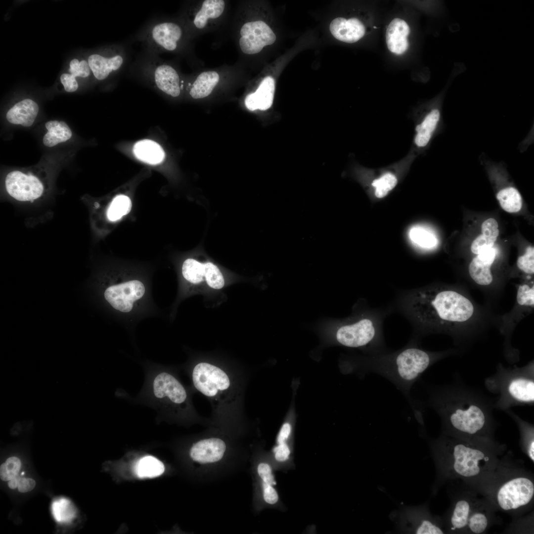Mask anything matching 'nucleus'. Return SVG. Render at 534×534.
I'll use <instances>...</instances> for the list:
<instances>
[{
  "label": "nucleus",
  "mask_w": 534,
  "mask_h": 534,
  "mask_svg": "<svg viewBox=\"0 0 534 534\" xmlns=\"http://www.w3.org/2000/svg\"><path fill=\"white\" fill-rule=\"evenodd\" d=\"M517 301L521 306H534V286L527 284L519 286L517 293Z\"/></svg>",
  "instance_id": "nucleus-38"
},
{
  "label": "nucleus",
  "mask_w": 534,
  "mask_h": 534,
  "mask_svg": "<svg viewBox=\"0 0 534 534\" xmlns=\"http://www.w3.org/2000/svg\"><path fill=\"white\" fill-rule=\"evenodd\" d=\"M258 474L262 483L274 486L276 483L271 466L267 463L261 462L257 467Z\"/></svg>",
  "instance_id": "nucleus-41"
},
{
  "label": "nucleus",
  "mask_w": 534,
  "mask_h": 534,
  "mask_svg": "<svg viewBox=\"0 0 534 534\" xmlns=\"http://www.w3.org/2000/svg\"><path fill=\"white\" fill-rule=\"evenodd\" d=\"M138 400L161 414L185 418L195 413L188 389L175 372L161 366L147 369Z\"/></svg>",
  "instance_id": "nucleus-3"
},
{
  "label": "nucleus",
  "mask_w": 534,
  "mask_h": 534,
  "mask_svg": "<svg viewBox=\"0 0 534 534\" xmlns=\"http://www.w3.org/2000/svg\"><path fill=\"white\" fill-rule=\"evenodd\" d=\"M453 469L458 474L466 477H473L480 472L479 463L485 458L482 451L458 444L453 447Z\"/></svg>",
  "instance_id": "nucleus-13"
},
{
  "label": "nucleus",
  "mask_w": 534,
  "mask_h": 534,
  "mask_svg": "<svg viewBox=\"0 0 534 534\" xmlns=\"http://www.w3.org/2000/svg\"><path fill=\"white\" fill-rule=\"evenodd\" d=\"M21 466L20 460L17 457L8 458L0 466V478L3 481H9L17 476Z\"/></svg>",
  "instance_id": "nucleus-35"
},
{
  "label": "nucleus",
  "mask_w": 534,
  "mask_h": 534,
  "mask_svg": "<svg viewBox=\"0 0 534 534\" xmlns=\"http://www.w3.org/2000/svg\"><path fill=\"white\" fill-rule=\"evenodd\" d=\"M194 388L208 398L217 410L230 406L238 399V391L233 377L222 368L201 362L190 372Z\"/></svg>",
  "instance_id": "nucleus-5"
},
{
  "label": "nucleus",
  "mask_w": 534,
  "mask_h": 534,
  "mask_svg": "<svg viewBox=\"0 0 534 534\" xmlns=\"http://www.w3.org/2000/svg\"><path fill=\"white\" fill-rule=\"evenodd\" d=\"M88 62L94 76L98 80H102L113 71L119 70L122 66L124 59L122 54L106 57L93 54L89 57Z\"/></svg>",
  "instance_id": "nucleus-23"
},
{
  "label": "nucleus",
  "mask_w": 534,
  "mask_h": 534,
  "mask_svg": "<svg viewBox=\"0 0 534 534\" xmlns=\"http://www.w3.org/2000/svg\"><path fill=\"white\" fill-rule=\"evenodd\" d=\"M275 460L281 463L288 462L291 458V450L286 443L278 444L273 449Z\"/></svg>",
  "instance_id": "nucleus-42"
},
{
  "label": "nucleus",
  "mask_w": 534,
  "mask_h": 534,
  "mask_svg": "<svg viewBox=\"0 0 534 534\" xmlns=\"http://www.w3.org/2000/svg\"><path fill=\"white\" fill-rule=\"evenodd\" d=\"M36 486V482L31 478H19L18 485V490L22 493L26 492L33 490Z\"/></svg>",
  "instance_id": "nucleus-45"
},
{
  "label": "nucleus",
  "mask_w": 534,
  "mask_h": 534,
  "mask_svg": "<svg viewBox=\"0 0 534 534\" xmlns=\"http://www.w3.org/2000/svg\"><path fill=\"white\" fill-rule=\"evenodd\" d=\"M416 339L411 338L404 347L394 352L388 350L368 355L362 361L363 372L378 374L391 381L410 402V390L430 365L432 357L419 348Z\"/></svg>",
  "instance_id": "nucleus-2"
},
{
  "label": "nucleus",
  "mask_w": 534,
  "mask_h": 534,
  "mask_svg": "<svg viewBox=\"0 0 534 534\" xmlns=\"http://www.w3.org/2000/svg\"><path fill=\"white\" fill-rule=\"evenodd\" d=\"M329 29L336 39L348 43L358 41L365 34L364 25L356 18L348 20L342 17L336 18L331 22Z\"/></svg>",
  "instance_id": "nucleus-17"
},
{
  "label": "nucleus",
  "mask_w": 534,
  "mask_h": 534,
  "mask_svg": "<svg viewBox=\"0 0 534 534\" xmlns=\"http://www.w3.org/2000/svg\"><path fill=\"white\" fill-rule=\"evenodd\" d=\"M69 71L73 76L85 78L89 76L90 69L88 62L82 60L79 62L77 59H74L70 63Z\"/></svg>",
  "instance_id": "nucleus-40"
},
{
  "label": "nucleus",
  "mask_w": 534,
  "mask_h": 534,
  "mask_svg": "<svg viewBox=\"0 0 534 534\" xmlns=\"http://www.w3.org/2000/svg\"><path fill=\"white\" fill-rule=\"evenodd\" d=\"M495 256L496 250L492 247L482 252L472 260L469 266V272L476 283L488 285L492 282L490 267Z\"/></svg>",
  "instance_id": "nucleus-18"
},
{
  "label": "nucleus",
  "mask_w": 534,
  "mask_h": 534,
  "mask_svg": "<svg viewBox=\"0 0 534 534\" xmlns=\"http://www.w3.org/2000/svg\"><path fill=\"white\" fill-rule=\"evenodd\" d=\"M396 308L410 322L416 339L425 330L440 329L453 322H462L473 315L471 301L461 294L440 288H416L398 293Z\"/></svg>",
  "instance_id": "nucleus-1"
},
{
  "label": "nucleus",
  "mask_w": 534,
  "mask_h": 534,
  "mask_svg": "<svg viewBox=\"0 0 534 534\" xmlns=\"http://www.w3.org/2000/svg\"><path fill=\"white\" fill-rule=\"evenodd\" d=\"M133 151L138 159L152 165L162 163L165 156L162 147L157 142L149 139L137 141L134 146Z\"/></svg>",
  "instance_id": "nucleus-24"
},
{
  "label": "nucleus",
  "mask_w": 534,
  "mask_h": 534,
  "mask_svg": "<svg viewBox=\"0 0 534 534\" xmlns=\"http://www.w3.org/2000/svg\"><path fill=\"white\" fill-rule=\"evenodd\" d=\"M534 440L531 443L529 449V454L531 459L534 461Z\"/></svg>",
  "instance_id": "nucleus-48"
},
{
  "label": "nucleus",
  "mask_w": 534,
  "mask_h": 534,
  "mask_svg": "<svg viewBox=\"0 0 534 534\" xmlns=\"http://www.w3.org/2000/svg\"><path fill=\"white\" fill-rule=\"evenodd\" d=\"M398 179L392 173L387 172L374 179L371 185L374 188V194L378 198L387 196L397 185Z\"/></svg>",
  "instance_id": "nucleus-33"
},
{
  "label": "nucleus",
  "mask_w": 534,
  "mask_h": 534,
  "mask_svg": "<svg viewBox=\"0 0 534 534\" xmlns=\"http://www.w3.org/2000/svg\"><path fill=\"white\" fill-rule=\"evenodd\" d=\"M275 81L270 76L266 77L255 92L248 94L245 100L246 107L251 111L266 110L272 104Z\"/></svg>",
  "instance_id": "nucleus-21"
},
{
  "label": "nucleus",
  "mask_w": 534,
  "mask_h": 534,
  "mask_svg": "<svg viewBox=\"0 0 534 534\" xmlns=\"http://www.w3.org/2000/svg\"><path fill=\"white\" fill-rule=\"evenodd\" d=\"M60 80L66 91L73 92L77 89L78 83L75 77L72 74H63L60 77Z\"/></svg>",
  "instance_id": "nucleus-44"
},
{
  "label": "nucleus",
  "mask_w": 534,
  "mask_h": 534,
  "mask_svg": "<svg viewBox=\"0 0 534 534\" xmlns=\"http://www.w3.org/2000/svg\"><path fill=\"white\" fill-rule=\"evenodd\" d=\"M145 293L143 283L138 280H130L111 285L104 291L106 301L115 310L128 313L141 300Z\"/></svg>",
  "instance_id": "nucleus-6"
},
{
  "label": "nucleus",
  "mask_w": 534,
  "mask_h": 534,
  "mask_svg": "<svg viewBox=\"0 0 534 534\" xmlns=\"http://www.w3.org/2000/svg\"><path fill=\"white\" fill-rule=\"evenodd\" d=\"M19 478L20 477L16 476V477L9 480L8 483V486L9 488L12 490H14L18 488Z\"/></svg>",
  "instance_id": "nucleus-47"
},
{
  "label": "nucleus",
  "mask_w": 534,
  "mask_h": 534,
  "mask_svg": "<svg viewBox=\"0 0 534 534\" xmlns=\"http://www.w3.org/2000/svg\"><path fill=\"white\" fill-rule=\"evenodd\" d=\"M448 419L455 429L469 434L478 432L485 423L483 411L475 405H470L466 409H455L450 414Z\"/></svg>",
  "instance_id": "nucleus-14"
},
{
  "label": "nucleus",
  "mask_w": 534,
  "mask_h": 534,
  "mask_svg": "<svg viewBox=\"0 0 534 534\" xmlns=\"http://www.w3.org/2000/svg\"><path fill=\"white\" fill-rule=\"evenodd\" d=\"M182 273L184 278L192 283H198L204 278L208 285L216 289L224 284L223 276L218 267L211 262L201 263L193 259H187L183 263Z\"/></svg>",
  "instance_id": "nucleus-11"
},
{
  "label": "nucleus",
  "mask_w": 534,
  "mask_h": 534,
  "mask_svg": "<svg viewBox=\"0 0 534 534\" xmlns=\"http://www.w3.org/2000/svg\"><path fill=\"white\" fill-rule=\"evenodd\" d=\"M468 526L474 533L479 534L485 531L488 526L486 516L481 513H475L468 518Z\"/></svg>",
  "instance_id": "nucleus-39"
},
{
  "label": "nucleus",
  "mask_w": 534,
  "mask_h": 534,
  "mask_svg": "<svg viewBox=\"0 0 534 534\" xmlns=\"http://www.w3.org/2000/svg\"><path fill=\"white\" fill-rule=\"evenodd\" d=\"M262 486L265 501L269 504H276L278 501L279 496L273 486L262 483Z\"/></svg>",
  "instance_id": "nucleus-43"
},
{
  "label": "nucleus",
  "mask_w": 534,
  "mask_h": 534,
  "mask_svg": "<svg viewBox=\"0 0 534 534\" xmlns=\"http://www.w3.org/2000/svg\"><path fill=\"white\" fill-rule=\"evenodd\" d=\"M517 265L523 271L532 274L534 272V249L533 247L527 248L525 254L519 257Z\"/></svg>",
  "instance_id": "nucleus-37"
},
{
  "label": "nucleus",
  "mask_w": 534,
  "mask_h": 534,
  "mask_svg": "<svg viewBox=\"0 0 534 534\" xmlns=\"http://www.w3.org/2000/svg\"><path fill=\"white\" fill-rule=\"evenodd\" d=\"M239 44L246 54L259 52L263 48L274 43L276 36L270 28L262 21L247 22L240 30Z\"/></svg>",
  "instance_id": "nucleus-8"
},
{
  "label": "nucleus",
  "mask_w": 534,
  "mask_h": 534,
  "mask_svg": "<svg viewBox=\"0 0 534 534\" xmlns=\"http://www.w3.org/2000/svg\"><path fill=\"white\" fill-rule=\"evenodd\" d=\"M48 132L43 139L44 144L47 147H52L57 144L67 141L72 136V131L64 121H49L45 124Z\"/></svg>",
  "instance_id": "nucleus-25"
},
{
  "label": "nucleus",
  "mask_w": 534,
  "mask_h": 534,
  "mask_svg": "<svg viewBox=\"0 0 534 534\" xmlns=\"http://www.w3.org/2000/svg\"><path fill=\"white\" fill-rule=\"evenodd\" d=\"M226 445L223 440L218 438L201 440L194 443L190 450L191 457L200 463L217 462L223 456Z\"/></svg>",
  "instance_id": "nucleus-15"
},
{
  "label": "nucleus",
  "mask_w": 534,
  "mask_h": 534,
  "mask_svg": "<svg viewBox=\"0 0 534 534\" xmlns=\"http://www.w3.org/2000/svg\"><path fill=\"white\" fill-rule=\"evenodd\" d=\"M496 238L482 233L473 241L471 250L474 254L479 255L482 252L492 248Z\"/></svg>",
  "instance_id": "nucleus-36"
},
{
  "label": "nucleus",
  "mask_w": 534,
  "mask_h": 534,
  "mask_svg": "<svg viewBox=\"0 0 534 534\" xmlns=\"http://www.w3.org/2000/svg\"><path fill=\"white\" fill-rule=\"evenodd\" d=\"M225 7L222 0H206L200 10L196 13L193 23L199 29H202L207 23L208 18L215 19L220 16Z\"/></svg>",
  "instance_id": "nucleus-27"
},
{
  "label": "nucleus",
  "mask_w": 534,
  "mask_h": 534,
  "mask_svg": "<svg viewBox=\"0 0 534 534\" xmlns=\"http://www.w3.org/2000/svg\"><path fill=\"white\" fill-rule=\"evenodd\" d=\"M410 240L416 245L423 248H431L437 244L435 235L426 228L418 225L412 226L409 230Z\"/></svg>",
  "instance_id": "nucleus-31"
},
{
  "label": "nucleus",
  "mask_w": 534,
  "mask_h": 534,
  "mask_svg": "<svg viewBox=\"0 0 534 534\" xmlns=\"http://www.w3.org/2000/svg\"><path fill=\"white\" fill-rule=\"evenodd\" d=\"M508 391L517 400L526 402L534 400V383L532 380L524 378L515 379L510 383Z\"/></svg>",
  "instance_id": "nucleus-30"
},
{
  "label": "nucleus",
  "mask_w": 534,
  "mask_h": 534,
  "mask_svg": "<svg viewBox=\"0 0 534 534\" xmlns=\"http://www.w3.org/2000/svg\"><path fill=\"white\" fill-rule=\"evenodd\" d=\"M398 512L397 529L405 534H442L441 528L431 520L423 517L420 508L404 506Z\"/></svg>",
  "instance_id": "nucleus-10"
},
{
  "label": "nucleus",
  "mask_w": 534,
  "mask_h": 534,
  "mask_svg": "<svg viewBox=\"0 0 534 534\" xmlns=\"http://www.w3.org/2000/svg\"><path fill=\"white\" fill-rule=\"evenodd\" d=\"M182 35L178 24L172 22H160L151 27L147 34L149 44L159 51H173Z\"/></svg>",
  "instance_id": "nucleus-12"
},
{
  "label": "nucleus",
  "mask_w": 534,
  "mask_h": 534,
  "mask_svg": "<svg viewBox=\"0 0 534 534\" xmlns=\"http://www.w3.org/2000/svg\"><path fill=\"white\" fill-rule=\"evenodd\" d=\"M470 506L465 500L458 501L455 506L451 517V523L453 529L464 528L468 524Z\"/></svg>",
  "instance_id": "nucleus-34"
},
{
  "label": "nucleus",
  "mask_w": 534,
  "mask_h": 534,
  "mask_svg": "<svg viewBox=\"0 0 534 534\" xmlns=\"http://www.w3.org/2000/svg\"><path fill=\"white\" fill-rule=\"evenodd\" d=\"M392 308H363L357 314L339 324L335 331L336 342L343 346L361 349L368 355L388 351L383 331L385 317Z\"/></svg>",
  "instance_id": "nucleus-4"
},
{
  "label": "nucleus",
  "mask_w": 534,
  "mask_h": 534,
  "mask_svg": "<svg viewBox=\"0 0 534 534\" xmlns=\"http://www.w3.org/2000/svg\"><path fill=\"white\" fill-rule=\"evenodd\" d=\"M165 470L163 463L152 456H146L137 462L135 471L139 478H153L162 474Z\"/></svg>",
  "instance_id": "nucleus-29"
},
{
  "label": "nucleus",
  "mask_w": 534,
  "mask_h": 534,
  "mask_svg": "<svg viewBox=\"0 0 534 534\" xmlns=\"http://www.w3.org/2000/svg\"><path fill=\"white\" fill-rule=\"evenodd\" d=\"M410 29L403 20L396 18L389 24L386 33V43L389 50L392 52L401 54L408 47L407 36Z\"/></svg>",
  "instance_id": "nucleus-20"
},
{
  "label": "nucleus",
  "mask_w": 534,
  "mask_h": 534,
  "mask_svg": "<svg viewBox=\"0 0 534 534\" xmlns=\"http://www.w3.org/2000/svg\"><path fill=\"white\" fill-rule=\"evenodd\" d=\"M496 198L501 208L509 213L519 212L522 207V201L521 194L515 187L508 186L500 189L496 194Z\"/></svg>",
  "instance_id": "nucleus-28"
},
{
  "label": "nucleus",
  "mask_w": 534,
  "mask_h": 534,
  "mask_svg": "<svg viewBox=\"0 0 534 534\" xmlns=\"http://www.w3.org/2000/svg\"><path fill=\"white\" fill-rule=\"evenodd\" d=\"M132 202L127 196L119 195L115 197L108 209L107 215L108 219L115 221L128 214L131 211Z\"/></svg>",
  "instance_id": "nucleus-32"
},
{
  "label": "nucleus",
  "mask_w": 534,
  "mask_h": 534,
  "mask_svg": "<svg viewBox=\"0 0 534 534\" xmlns=\"http://www.w3.org/2000/svg\"><path fill=\"white\" fill-rule=\"evenodd\" d=\"M157 87L164 93L173 97L180 93L179 77L171 65L160 63L154 67L151 75Z\"/></svg>",
  "instance_id": "nucleus-19"
},
{
  "label": "nucleus",
  "mask_w": 534,
  "mask_h": 534,
  "mask_svg": "<svg viewBox=\"0 0 534 534\" xmlns=\"http://www.w3.org/2000/svg\"><path fill=\"white\" fill-rule=\"evenodd\" d=\"M291 432V427L289 423H285L281 427L277 437V443H285L289 438Z\"/></svg>",
  "instance_id": "nucleus-46"
},
{
  "label": "nucleus",
  "mask_w": 534,
  "mask_h": 534,
  "mask_svg": "<svg viewBox=\"0 0 534 534\" xmlns=\"http://www.w3.org/2000/svg\"><path fill=\"white\" fill-rule=\"evenodd\" d=\"M219 75L215 71H207L198 75L189 91L194 99L202 98L208 96L219 81Z\"/></svg>",
  "instance_id": "nucleus-26"
},
{
  "label": "nucleus",
  "mask_w": 534,
  "mask_h": 534,
  "mask_svg": "<svg viewBox=\"0 0 534 534\" xmlns=\"http://www.w3.org/2000/svg\"><path fill=\"white\" fill-rule=\"evenodd\" d=\"M534 494L533 483L528 478H514L505 483L499 489L497 501L500 507L505 510L516 509L528 504Z\"/></svg>",
  "instance_id": "nucleus-7"
},
{
  "label": "nucleus",
  "mask_w": 534,
  "mask_h": 534,
  "mask_svg": "<svg viewBox=\"0 0 534 534\" xmlns=\"http://www.w3.org/2000/svg\"><path fill=\"white\" fill-rule=\"evenodd\" d=\"M5 183L8 193L20 201L37 199L44 190L42 182L36 177L19 171L9 173L6 177Z\"/></svg>",
  "instance_id": "nucleus-9"
},
{
  "label": "nucleus",
  "mask_w": 534,
  "mask_h": 534,
  "mask_svg": "<svg viewBox=\"0 0 534 534\" xmlns=\"http://www.w3.org/2000/svg\"><path fill=\"white\" fill-rule=\"evenodd\" d=\"M441 123V112L437 107L429 110L415 127L414 143L419 149L428 146Z\"/></svg>",
  "instance_id": "nucleus-16"
},
{
  "label": "nucleus",
  "mask_w": 534,
  "mask_h": 534,
  "mask_svg": "<svg viewBox=\"0 0 534 534\" xmlns=\"http://www.w3.org/2000/svg\"><path fill=\"white\" fill-rule=\"evenodd\" d=\"M38 111V105L34 101L25 99L12 107L7 112L6 118L11 124L30 127L33 124Z\"/></svg>",
  "instance_id": "nucleus-22"
}]
</instances>
